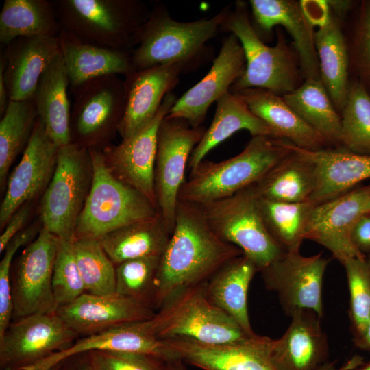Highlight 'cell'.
<instances>
[{
  "instance_id": "cell-1",
  "label": "cell",
  "mask_w": 370,
  "mask_h": 370,
  "mask_svg": "<svg viewBox=\"0 0 370 370\" xmlns=\"http://www.w3.org/2000/svg\"><path fill=\"white\" fill-rule=\"evenodd\" d=\"M243 255L211 229L197 205L179 201L175 225L156 277L155 310L179 292L205 283L223 265Z\"/></svg>"
},
{
  "instance_id": "cell-2",
  "label": "cell",
  "mask_w": 370,
  "mask_h": 370,
  "mask_svg": "<svg viewBox=\"0 0 370 370\" xmlns=\"http://www.w3.org/2000/svg\"><path fill=\"white\" fill-rule=\"evenodd\" d=\"M230 10L224 8L211 18L180 22L171 17L164 5H155L134 35V71L169 64H180L186 69L208 58L210 52L206 44L217 34Z\"/></svg>"
},
{
  "instance_id": "cell-3",
  "label": "cell",
  "mask_w": 370,
  "mask_h": 370,
  "mask_svg": "<svg viewBox=\"0 0 370 370\" xmlns=\"http://www.w3.org/2000/svg\"><path fill=\"white\" fill-rule=\"evenodd\" d=\"M289 143L269 136H255L235 156L221 162L202 160L183 184L179 201L200 206L256 184L291 153Z\"/></svg>"
},
{
  "instance_id": "cell-4",
  "label": "cell",
  "mask_w": 370,
  "mask_h": 370,
  "mask_svg": "<svg viewBox=\"0 0 370 370\" xmlns=\"http://www.w3.org/2000/svg\"><path fill=\"white\" fill-rule=\"evenodd\" d=\"M220 29L238 38L246 61L243 74L230 92L262 88L282 96L302 84L304 77L297 55L289 47L282 32H277L275 45H265L251 25L246 3L236 2L234 10H230Z\"/></svg>"
},
{
  "instance_id": "cell-5",
  "label": "cell",
  "mask_w": 370,
  "mask_h": 370,
  "mask_svg": "<svg viewBox=\"0 0 370 370\" xmlns=\"http://www.w3.org/2000/svg\"><path fill=\"white\" fill-rule=\"evenodd\" d=\"M92 182L79 217L75 240L98 238L123 226L154 218L158 208L143 194L119 180L108 166L102 151L89 149Z\"/></svg>"
},
{
  "instance_id": "cell-6",
  "label": "cell",
  "mask_w": 370,
  "mask_h": 370,
  "mask_svg": "<svg viewBox=\"0 0 370 370\" xmlns=\"http://www.w3.org/2000/svg\"><path fill=\"white\" fill-rule=\"evenodd\" d=\"M205 284L187 288L168 299L147 320L152 334L160 339L181 336L210 345L241 344L255 337L210 303Z\"/></svg>"
},
{
  "instance_id": "cell-7",
  "label": "cell",
  "mask_w": 370,
  "mask_h": 370,
  "mask_svg": "<svg viewBox=\"0 0 370 370\" xmlns=\"http://www.w3.org/2000/svg\"><path fill=\"white\" fill-rule=\"evenodd\" d=\"M61 28L87 42L132 51L150 12L138 0H53Z\"/></svg>"
},
{
  "instance_id": "cell-8",
  "label": "cell",
  "mask_w": 370,
  "mask_h": 370,
  "mask_svg": "<svg viewBox=\"0 0 370 370\" xmlns=\"http://www.w3.org/2000/svg\"><path fill=\"white\" fill-rule=\"evenodd\" d=\"M92 177L89 149L73 143L59 148L56 169L39 208L42 227L60 239L75 241Z\"/></svg>"
},
{
  "instance_id": "cell-9",
  "label": "cell",
  "mask_w": 370,
  "mask_h": 370,
  "mask_svg": "<svg viewBox=\"0 0 370 370\" xmlns=\"http://www.w3.org/2000/svg\"><path fill=\"white\" fill-rule=\"evenodd\" d=\"M258 199L251 185L232 196L199 206L216 235L241 249L260 272L285 251L267 230Z\"/></svg>"
},
{
  "instance_id": "cell-10",
  "label": "cell",
  "mask_w": 370,
  "mask_h": 370,
  "mask_svg": "<svg viewBox=\"0 0 370 370\" xmlns=\"http://www.w3.org/2000/svg\"><path fill=\"white\" fill-rule=\"evenodd\" d=\"M71 91V143L97 149L118 131L125 108L124 82L117 75L102 76Z\"/></svg>"
},
{
  "instance_id": "cell-11",
  "label": "cell",
  "mask_w": 370,
  "mask_h": 370,
  "mask_svg": "<svg viewBox=\"0 0 370 370\" xmlns=\"http://www.w3.org/2000/svg\"><path fill=\"white\" fill-rule=\"evenodd\" d=\"M58 241L56 236L42 227L12 267V321L56 312L52 277Z\"/></svg>"
},
{
  "instance_id": "cell-12",
  "label": "cell",
  "mask_w": 370,
  "mask_h": 370,
  "mask_svg": "<svg viewBox=\"0 0 370 370\" xmlns=\"http://www.w3.org/2000/svg\"><path fill=\"white\" fill-rule=\"evenodd\" d=\"M206 129L191 127L182 119L161 122L157 138L154 188L158 212L173 232L179 193L186 181L185 170L190 155Z\"/></svg>"
},
{
  "instance_id": "cell-13",
  "label": "cell",
  "mask_w": 370,
  "mask_h": 370,
  "mask_svg": "<svg viewBox=\"0 0 370 370\" xmlns=\"http://www.w3.org/2000/svg\"><path fill=\"white\" fill-rule=\"evenodd\" d=\"M78 338L56 312L12 321L0 336V369L27 370L68 349Z\"/></svg>"
},
{
  "instance_id": "cell-14",
  "label": "cell",
  "mask_w": 370,
  "mask_h": 370,
  "mask_svg": "<svg viewBox=\"0 0 370 370\" xmlns=\"http://www.w3.org/2000/svg\"><path fill=\"white\" fill-rule=\"evenodd\" d=\"M328 263L322 253L304 256L299 251L284 252L260 272L265 287L277 293L287 315L304 309L322 319V287Z\"/></svg>"
},
{
  "instance_id": "cell-15",
  "label": "cell",
  "mask_w": 370,
  "mask_h": 370,
  "mask_svg": "<svg viewBox=\"0 0 370 370\" xmlns=\"http://www.w3.org/2000/svg\"><path fill=\"white\" fill-rule=\"evenodd\" d=\"M168 93L154 118L144 127L123 139L117 145L106 147L103 153L112 173L122 182L146 197L157 208L154 169L160 125L177 100Z\"/></svg>"
},
{
  "instance_id": "cell-16",
  "label": "cell",
  "mask_w": 370,
  "mask_h": 370,
  "mask_svg": "<svg viewBox=\"0 0 370 370\" xmlns=\"http://www.w3.org/2000/svg\"><path fill=\"white\" fill-rule=\"evenodd\" d=\"M369 200L370 184L315 205L306 239L325 247L341 264L348 258H366L354 246L352 232Z\"/></svg>"
},
{
  "instance_id": "cell-17",
  "label": "cell",
  "mask_w": 370,
  "mask_h": 370,
  "mask_svg": "<svg viewBox=\"0 0 370 370\" xmlns=\"http://www.w3.org/2000/svg\"><path fill=\"white\" fill-rule=\"evenodd\" d=\"M245 66L242 45L234 34H230L210 71L176 100L167 117L184 119L193 127L201 126L210 105L230 92Z\"/></svg>"
},
{
  "instance_id": "cell-18",
  "label": "cell",
  "mask_w": 370,
  "mask_h": 370,
  "mask_svg": "<svg viewBox=\"0 0 370 370\" xmlns=\"http://www.w3.org/2000/svg\"><path fill=\"white\" fill-rule=\"evenodd\" d=\"M59 148L38 118L21 159L8 182L0 207L1 229L23 205L49 184L56 169Z\"/></svg>"
},
{
  "instance_id": "cell-19",
  "label": "cell",
  "mask_w": 370,
  "mask_h": 370,
  "mask_svg": "<svg viewBox=\"0 0 370 370\" xmlns=\"http://www.w3.org/2000/svg\"><path fill=\"white\" fill-rule=\"evenodd\" d=\"M284 334L273 340L264 336L263 346L275 370H317L328 362V340L314 311L297 310Z\"/></svg>"
},
{
  "instance_id": "cell-20",
  "label": "cell",
  "mask_w": 370,
  "mask_h": 370,
  "mask_svg": "<svg viewBox=\"0 0 370 370\" xmlns=\"http://www.w3.org/2000/svg\"><path fill=\"white\" fill-rule=\"evenodd\" d=\"M156 310L116 293L96 295L84 293L59 307L56 314L79 337L151 319Z\"/></svg>"
},
{
  "instance_id": "cell-21",
  "label": "cell",
  "mask_w": 370,
  "mask_h": 370,
  "mask_svg": "<svg viewBox=\"0 0 370 370\" xmlns=\"http://www.w3.org/2000/svg\"><path fill=\"white\" fill-rule=\"evenodd\" d=\"M184 70L182 64H169L134 71L125 75V108L118 127L122 140L141 130L154 118L165 96L177 84Z\"/></svg>"
},
{
  "instance_id": "cell-22",
  "label": "cell",
  "mask_w": 370,
  "mask_h": 370,
  "mask_svg": "<svg viewBox=\"0 0 370 370\" xmlns=\"http://www.w3.org/2000/svg\"><path fill=\"white\" fill-rule=\"evenodd\" d=\"M5 46L3 77L10 101L33 98L42 73L60 53L58 36H22Z\"/></svg>"
},
{
  "instance_id": "cell-23",
  "label": "cell",
  "mask_w": 370,
  "mask_h": 370,
  "mask_svg": "<svg viewBox=\"0 0 370 370\" xmlns=\"http://www.w3.org/2000/svg\"><path fill=\"white\" fill-rule=\"evenodd\" d=\"M254 19L258 27L269 32L277 25L284 27L293 39L304 79H320L314 25L301 1L295 0H251Z\"/></svg>"
},
{
  "instance_id": "cell-24",
  "label": "cell",
  "mask_w": 370,
  "mask_h": 370,
  "mask_svg": "<svg viewBox=\"0 0 370 370\" xmlns=\"http://www.w3.org/2000/svg\"><path fill=\"white\" fill-rule=\"evenodd\" d=\"M290 147L314 168L316 186L309 201L315 205L341 196L370 178V156L354 153L345 148L310 151L291 143Z\"/></svg>"
},
{
  "instance_id": "cell-25",
  "label": "cell",
  "mask_w": 370,
  "mask_h": 370,
  "mask_svg": "<svg viewBox=\"0 0 370 370\" xmlns=\"http://www.w3.org/2000/svg\"><path fill=\"white\" fill-rule=\"evenodd\" d=\"M264 337L234 345H210L175 336L164 340L184 362L204 370H275L263 346Z\"/></svg>"
},
{
  "instance_id": "cell-26",
  "label": "cell",
  "mask_w": 370,
  "mask_h": 370,
  "mask_svg": "<svg viewBox=\"0 0 370 370\" xmlns=\"http://www.w3.org/2000/svg\"><path fill=\"white\" fill-rule=\"evenodd\" d=\"M90 351L147 353L166 360L178 358L164 340L152 334L146 320L78 338L68 349L51 355L27 370H45L69 356Z\"/></svg>"
},
{
  "instance_id": "cell-27",
  "label": "cell",
  "mask_w": 370,
  "mask_h": 370,
  "mask_svg": "<svg viewBox=\"0 0 370 370\" xmlns=\"http://www.w3.org/2000/svg\"><path fill=\"white\" fill-rule=\"evenodd\" d=\"M71 89L90 79L134 71L132 51L106 48L84 41L61 29L58 35Z\"/></svg>"
},
{
  "instance_id": "cell-28",
  "label": "cell",
  "mask_w": 370,
  "mask_h": 370,
  "mask_svg": "<svg viewBox=\"0 0 370 370\" xmlns=\"http://www.w3.org/2000/svg\"><path fill=\"white\" fill-rule=\"evenodd\" d=\"M232 93L273 130L276 138L306 150L328 148L324 138L300 118L282 96L262 88H246Z\"/></svg>"
},
{
  "instance_id": "cell-29",
  "label": "cell",
  "mask_w": 370,
  "mask_h": 370,
  "mask_svg": "<svg viewBox=\"0 0 370 370\" xmlns=\"http://www.w3.org/2000/svg\"><path fill=\"white\" fill-rule=\"evenodd\" d=\"M330 7V6H329ZM320 79L335 108L341 114L351 82L348 42L339 19L330 11L314 33Z\"/></svg>"
},
{
  "instance_id": "cell-30",
  "label": "cell",
  "mask_w": 370,
  "mask_h": 370,
  "mask_svg": "<svg viewBox=\"0 0 370 370\" xmlns=\"http://www.w3.org/2000/svg\"><path fill=\"white\" fill-rule=\"evenodd\" d=\"M69 85L67 72L60 53L42 73L33 97L38 118L59 147L71 142Z\"/></svg>"
},
{
  "instance_id": "cell-31",
  "label": "cell",
  "mask_w": 370,
  "mask_h": 370,
  "mask_svg": "<svg viewBox=\"0 0 370 370\" xmlns=\"http://www.w3.org/2000/svg\"><path fill=\"white\" fill-rule=\"evenodd\" d=\"M256 272L258 270L254 262L241 255L220 268L205 284L210 303L234 319L250 336L257 334L249 319L247 293Z\"/></svg>"
},
{
  "instance_id": "cell-32",
  "label": "cell",
  "mask_w": 370,
  "mask_h": 370,
  "mask_svg": "<svg viewBox=\"0 0 370 370\" xmlns=\"http://www.w3.org/2000/svg\"><path fill=\"white\" fill-rule=\"evenodd\" d=\"M240 130H247L252 136L275 138L273 130L249 110L241 98L228 92L217 101L214 119L190 155L188 161L190 171L204 160L210 151Z\"/></svg>"
},
{
  "instance_id": "cell-33",
  "label": "cell",
  "mask_w": 370,
  "mask_h": 370,
  "mask_svg": "<svg viewBox=\"0 0 370 370\" xmlns=\"http://www.w3.org/2000/svg\"><path fill=\"white\" fill-rule=\"evenodd\" d=\"M172 232L159 214L109 232L99 238L104 251L117 266L129 260L161 256Z\"/></svg>"
},
{
  "instance_id": "cell-34",
  "label": "cell",
  "mask_w": 370,
  "mask_h": 370,
  "mask_svg": "<svg viewBox=\"0 0 370 370\" xmlns=\"http://www.w3.org/2000/svg\"><path fill=\"white\" fill-rule=\"evenodd\" d=\"M288 105L325 140L328 148H343L341 117L321 79H306L282 95Z\"/></svg>"
},
{
  "instance_id": "cell-35",
  "label": "cell",
  "mask_w": 370,
  "mask_h": 370,
  "mask_svg": "<svg viewBox=\"0 0 370 370\" xmlns=\"http://www.w3.org/2000/svg\"><path fill=\"white\" fill-rule=\"evenodd\" d=\"M291 151L254 184L259 197L288 203L309 201L316 186L314 168L310 162Z\"/></svg>"
},
{
  "instance_id": "cell-36",
  "label": "cell",
  "mask_w": 370,
  "mask_h": 370,
  "mask_svg": "<svg viewBox=\"0 0 370 370\" xmlns=\"http://www.w3.org/2000/svg\"><path fill=\"white\" fill-rule=\"evenodd\" d=\"M62 28L52 1L5 0L0 12V42L22 36H58Z\"/></svg>"
},
{
  "instance_id": "cell-37",
  "label": "cell",
  "mask_w": 370,
  "mask_h": 370,
  "mask_svg": "<svg viewBox=\"0 0 370 370\" xmlns=\"http://www.w3.org/2000/svg\"><path fill=\"white\" fill-rule=\"evenodd\" d=\"M258 204L267 230L280 247L285 252L299 251L315 204L310 201L288 203L260 197Z\"/></svg>"
},
{
  "instance_id": "cell-38",
  "label": "cell",
  "mask_w": 370,
  "mask_h": 370,
  "mask_svg": "<svg viewBox=\"0 0 370 370\" xmlns=\"http://www.w3.org/2000/svg\"><path fill=\"white\" fill-rule=\"evenodd\" d=\"M0 121V184L18 153L25 148L38 119L34 98L10 101Z\"/></svg>"
},
{
  "instance_id": "cell-39",
  "label": "cell",
  "mask_w": 370,
  "mask_h": 370,
  "mask_svg": "<svg viewBox=\"0 0 370 370\" xmlns=\"http://www.w3.org/2000/svg\"><path fill=\"white\" fill-rule=\"evenodd\" d=\"M73 248L86 293L96 295L115 293L116 266L98 238H77Z\"/></svg>"
},
{
  "instance_id": "cell-40",
  "label": "cell",
  "mask_w": 370,
  "mask_h": 370,
  "mask_svg": "<svg viewBox=\"0 0 370 370\" xmlns=\"http://www.w3.org/2000/svg\"><path fill=\"white\" fill-rule=\"evenodd\" d=\"M343 148L370 156V93L359 81L350 83L341 112Z\"/></svg>"
},
{
  "instance_id": "cell-41",
  "label": "cell",
  "mask_w": 370,
  "mask_h": 370,
  "mask_svg": "<svg viewBox=\"0 0 370 370\" xmlns=\"http://www.w3.org/2000/svg\"><path fill=\"white\" fill-rule=\"evenodd\" d=\"M160 258H139L116 266V293L156 310V280Z\"/></svg>"
},
{
  "instance_id": "cell-42",
  "label": "cell",
  "mask_w": 370,
  "mask_h": 370,
  "mask_svg": "<svg viewBox=\"0 0 370 370\" xmlns=\"http://www.w3.org/2000/svg\"><path fill=\"white\" fill-rule=\"evenodd\" d=\"M366 258H351L342 264L349 292V319L353 341L362 336L370 317V271Z\"/></svg>"
},
{
  "instance_id": "cell-43",
  "label": "cell",
  "mask_w": 370,
  "mask_h": 370,
  "mask_svg": "<svg viewBox=\"0 0 370 370\" xmlns=\"http://www.w3.org/2000/svg\"><path fill=\"white\" fill-rule=\"evenodd\" d=\"M52 288L58 308L73 302L86 293L76 262L73 241L59 238Z\"/></svg>"
},
{
  "instance_id": "cell-44",
  "label": "cell",
  "mask_w": 370,
  "mask_h": 370,
  "mask_svg": "<svg viewBox=\"0 0 370 370\" xmlns=\"http://www.w3.org/2000/svg\"><path fill=\"white\" fill-rule=\"evenodd\" d=\"M348 48L350 72L370 93V0L359 4Z\"/></svg>"
},
{
  "instance_id": "cell-45",
  "label": "cell",
  "mask_w": 370,
  "mask_h": 370,
  "mask_svg": "<svg viewBox=\"0 0 370 370\" xmlns=\"http://www.w3.org/2000/svg\"><path fill=\"white\" fill-rule=\"evenodd\" d=\"M87 353L96 370H167L169 360L151 354L113 351Z\"/></svg>"
},
{
  "instance_id": "cell-46",
  "label": "cell",
  "mask_w": 370,
  "mask_h": 370,
  "mask_svg": "<svg viewBox=\"0 0 370 370\" xmlns=\"http://www.w3.org/2000/svg\"><path fill=\"white\" fill-rule=\"evenodd\" d=\"M36 233L35 228L29 227L19 232L5 247L0 262V336L12 320L10 273L14 256L21 247L31 241Z\"/></svg>"
},
{
  "instance_id": "cell-47",
  "label": "cell",
  "mask_w": 370,
  "mask_h": 370,
  "mask_svg": "<svg viewBox=\"0 0 370 370\" xmlns=\"http://www.w3.org/2000/svg\"><path fill=\"white\" fill-rule=\"evenodd\" d=\"M30 206L27 202L23 205L10 218L0 236V253L1 254L9 244L23 227L29 214Z\"/></svg>"
},
{
  "instance_id": "cell-48",
  "label": "cell",
  "mask_w": 370,
  "mask_h": 370,
  "mask_svg": "<svg viewBox=\"0 0 370 370\" xmlns=\"http://www.w3.org/2000/svg\"><path fill=\"white\" fill-rule=\"evenodd\" d=\"M352 241L358 252L366 256L370 254V214L364 213L352 232Z\"/></svg>"
},
{
  "instance_id": "cell-49",
  "label": "cell",
  "mask_w": 370,
  "mask_h": 370,
  "mask_svg": "<svg viewBox=\"0 0 370 370\" xmlns=\"http://www.w3.org/2000/svg\"><path fill=\"white\" fill-rule=\"evenodd\" d=\"M60 370H96L87 352L69 356L60 362Z\"/></svg>"
},
{
  "instance_id": "cell-50",
  "label": "cell",
  "mask_w": 370,
  "mask_h": 370,
  "mask_svg": "<svg viewBox=\"0 0 370 370\" xmlns=\"http://www.w3.org/2000/svg\"><path fill=\"white\" fill-rule=\"evenodd\" d=\"M5 69V58L3 55L0 58V114L1 117L5 113L10 99L8 97V90L3 77Z\"/></svg>"
},
{
  "instance_id": "cell-51",
  "label": "cell",
  "mask_w": 370,
  "mask_h": 370,
  "mask_svg": "<svg viewBox=\"0 0 370 370\" xmlns=\"http://www.w3.org/2000/svg\"><path fill=\"white\" fill-rule=\"evenodd\" d=\"M363 358L358 355L354 356L339 368H336L335 361H328L317 370H351L363 362Z\"/></svg>"
},
{
  "instance_id": "cell-52",
  "label": "cell",
  "mask_w": 370,
  "mask_h": 370,
  "mask_svg": "<svg viewBox=\"0 0 370 370\" xmlns=\"http://www.w3.org/2000/svg\"><path fill=\"white\" fill-rule=\"evenodd\" d=\"M330 8L341 14L346 13L354 4L352 1H327Z\"/></svg>"
},
{
  "instance_id": "cell-53",
  "label": "cell",
  "mask_w": 370,
  "mask_h": 370,
  "mask_svg": "<svg viewBox=\"0 0 370 370\" xmlns=\"http://www.w3.org/2000/svg\"><path fill=\"white\" fill-rule=\"evenodd\" d=\"M354 345L362 350L370 352V317L362 336Z\"/></svg>"
},
{
  "instance_id": "cell-54",
  "label": "cell",
  "mask_w": 370,
  "mask_h": 370,
  "mask_svg": "<svg viewBox=\"0 0 370 370\" xmlns=\"http://www.w3.org/2000/svg\"><path fill=\"white\" fill-rule=\"evenodd\" d=\"M167 370H186L184 361L176 358L168 361Z\"/></svg>"
},
{
  "instance_id": "cell-55",
  "label": "cell",
  "mask_w": 370,
  "mask_h": 370,
  "mask_svg": "<svg viewBox=\"0 0 370 370\" xmlns=\"http://www.w3.org/2000/svg\"><path fill=\"white\" fill-rule=\"evenodd\" d=\"M351 370H370V360L367 362H363L362 364Z\"/></svg>"
},
{
  "instance_id": "cell-56",
  "label": "cell",
  "mask_w": 370,
  "mask_h": 370,
  "mask_svg": "<svg viewBox=\"0 0 370 370\" xmlns=\"http://www.w3.org/2000/svg\"><path fill=\"white\" fill-rule=\"evenodd\" d=\"M60 362L45 369V370H60Z\"/></svg>"
},
{
  "instance_id": "cell-57",
  "label": "cell",
  "mask_w": 370,
  "mask_h": 370,
  "mask_svg": "<svg viewBox=\"0 0 370 370\" xmlns=\"http://www.w3.org/2000/svg\"><path fill=\"white\" fill-rule=\"evenodd\" d=\"M365 213H369L370 214V200L367 204L365 209Z\"/></svg>"
},
{
  "instance_id": "cell-58",
  "label": "cell",
  "mask_w": 370,
  "mask_h": 370,
  "mask_svg": "<svg viewBox=\"0 0 370 370\" xmlns=\"http://www.w3.org/2000/svg\"><path fill=\"white\" fill-rule=\"evenodd\" d=\"M368 269L370 271V254H368V257L365 258Z\"/></svg>"
}]
</instances>
